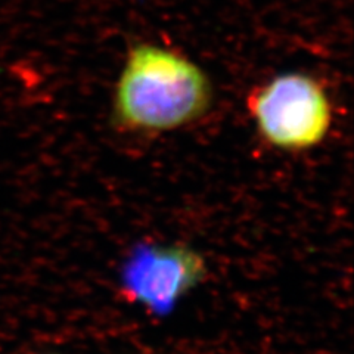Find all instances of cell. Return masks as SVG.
<instances>
[{"label": "cell", "instance_id": "3", "mask_svg": "<svg viewBox=\"0 0 354 354\" xmlns=\"http://www.w3.org/2000/svg\"><path fill=\"white\" fill-rule=\"evenodd\" d=\"M205 259L179 243H143L121 266L120 290L153 316H167L207 276Z\"/></svg>", "mask_w": 354, "mask_h": 354}, {"label": "cell", "instance_id": "1", "mask_svg": "<svg viewBox=\"0 0 354 354\" xmlns=\"http://www.w3.org/2000/svg\"><path fill=\"white\" fill-rule=\"evenodd\" d=\"M212 104V82L195 61L176 49L140 41L127 50L111 117L118 130L153 135L195 123Z\"/></svg>", "mask_w": 354, "mask_h": 354}, {"label": "cell", "instance_id": "2", "mask_svg": "<svg viewBox=\"0 0 354 354\" xmlns=\"http://www.w3.org/2000/svg\"><path fill=\"white\" fill-rule=\"evenodd\" d=\"M247 108L260 138L286 152L320 145L334 120L324 84L301 71L283 73L257 86L247 97Z\"/></svg>", "mask_w": 354, "mask_h": 354}]
</instances>
